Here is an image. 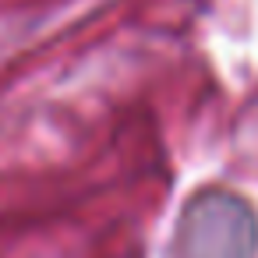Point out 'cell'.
Here are the masks:
<instances>
[{
  "label": "cell",
  "mask_w": 258,
  "mask_h": 258,
  "mask_svg": "<svg viewBox=\"0 0 258 258\" xmlns=\"http://www.w3.org/2000/svg\"><path fill=\"white\" fill-rule=\"evenodd\" d=\"M184 251L187 258H247L251 251V219L240 202L202 198L184 219Z\"/></svg>",
  "instance_id": "obj_1"
}]
</instances>
